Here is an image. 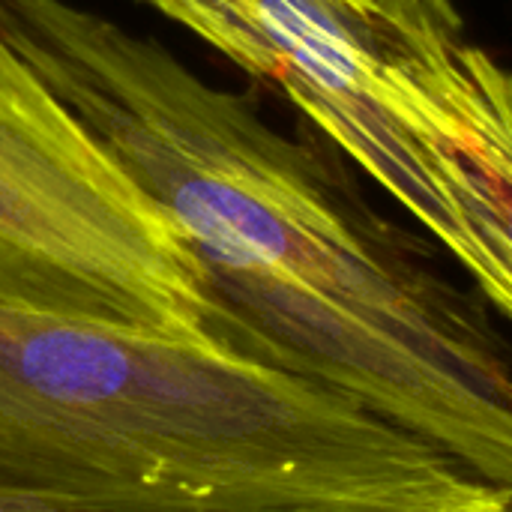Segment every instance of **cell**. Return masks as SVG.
Wrapping results in <instances>:
<instances>
[{
	"label": "cell",
	"instance_id": "cell-1",
	"mask_svg": "<svg viewBox=\"0 0 512 512\" xmlns=\"http://www.w3.org/2000/svg\"><path fill=\"white\" fill-rule=\"evenodd\" d=\"M0 39L192 246L219 342L512 489L510 345L339 165L69 0H0Z\"/></svg>",
	"mask_w": 512,
	"mask_h": 512
},
{
	"label": "cell",
	"instance_id": "cell-2",
	"mask_svg": "<svg viewBox=\"0 0 512 512\" xmlns=\"http://www.w3.org/2000/svg\"><path fill=\"white\" fill-rule=\"evenodd\" d=\"M512 492L219 339L0 306V512H510Z\"/></svg>",
	"mask_w": 512,
	"mask_h": 512
},
{
	"label": "cell",
	"instance_id": "cell-3",
	"mask_svg": "<svg viewBox=\"0 0 512 512\" xmlns=\"http://www.w3.org/2000/svg\"><path fill=\"white\" fill-rule=\"evenodd\" d=\"M0 306L216 339L192 246L3 39Z\"/></svg>",
	"mask_w": 512,
	"mask_h": 512
},
{
	"label": "cell",
	"instance_id": "cell-4",
	"mask_svg": "<svg viewBox=\"0 0 512 512\" xmlns=\"http://www.w3.org/2000/svg\"><path fill=\"white\" fill-rule=\"evenodd\" d=\"M282 90L465 270L474 249L441 174L405 120L372 0H141Z\"/></svg>",
	"mask_w": 512,
	"mask_h": 512
},
{
	"label": "cell",
	"instance_id": "cell-5",
	"mask_svg": "<svg viewBox=\"0 0 512 512\" xmlns=\"http://www.w3.org/2000/svg\"><path fill=\"white\" fill-rule=\"evenodd\" d=\"M396 102L471 237L468 276L512 321V75L453 0H372Z\"/></svg>",
	"mask_w": 512,
	"mask_h": 512
},
{
	"label": "cell",
	"instance_id": "cell-6",
	"mask_svg": "<svg viewBox=\"0 0 512 512\" xmlns=\"http://www.w3.org/2000/svg\"><path fill=\"white\" fill-rule=\"evenodd\" d=\"M510 512H512V504H510Z\"/></svg>",
	"mask_w": 512,
	"mask_h": 512
}]
</instances>
